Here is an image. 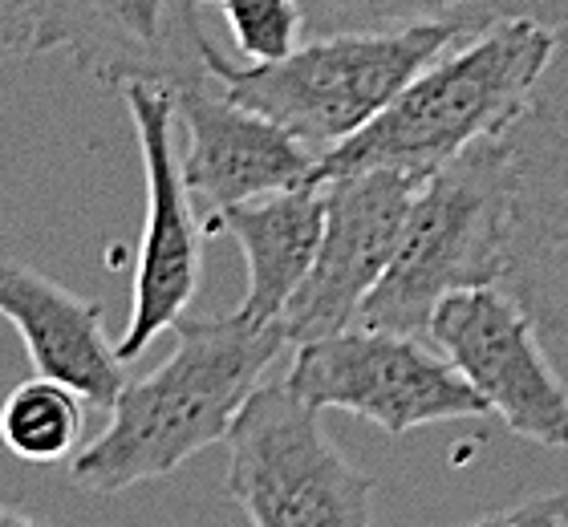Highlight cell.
<instances>
[{
	"instance_id": "obj_1",
	"label": "cell",
	"mask_w": 568,
	"mask_h": 527,
	"mask_svg": "<svg viewBox=\"0 0 568 527\" xmlns=\"http://www.w3.org/2000/svg\"><path fill=\"white\" fill-rule=\"evenodd\" d=\"M288 345L281 321L183 316L175 349L154 374L126 382L110 406V426L70 463L85 495H122L175 475L187 458L224 443L240 406Z\"/></svg>"
},
{
	"instance_id": "obj_2",
	"label": "cell",
	"mask_w": 568,
	"mask_h": 527,
	"mask_svg": "<svg viewBox=\"0 0 568 527\" xmlns=\"http://www.w3.org/2000/svg\"><path fill=\"white\" fill-rule=\"evenodd\" d=\"M557 49V29L511 17L459 37L394 94L366 126L317 159L313 183L354 171H406L430 179L479 139L508 134L532 105Z\"/></svg>"
},
{
	"instance_id": "obj_3",
	"label": "cell",
	"mask_w": 568,
	"mask_h": 527,
	"mask_svg": "<svg viewBox=\"0 0 568 527\" xmlns=\"http://www.w3.org/2000/svg\"><path fill=\"white\" fill-rule=\"evenodd\" d=\"M516 154L491 134L423 179L403 240L354 325L423 333L438 301L475 284H499L508 268Z\"/></svg>"
},
{
	"instance_id": "obj_4",
	"label": "cell",
	"mask_w": 568,
	"mask_h": 527,
	"mask_svg": "<svg viewBox=\"0 0 568 527\" xmlns=\"http://www.w3.org/2000/svg\"><path fill=\"white\" fill-rule=\"evenodd\" d=\"M459 37L467 33L450 24L313 33L281 61H232L207 41L203 61L236 102L325 154L378 118L394 94Z\"/></svg>"
},
{
	"instance_id": "obj_5",
	"label": "cell",
	"mask_w": 568,
	"mask_h": 527,
	"mask_svg": "<svg viewBox=\"0 0 568 527\" xmlns=\"http://www.w3.org/2000/svg\"><path fill=\"white\" fill-rule=\"evenodd\" d=\"M227 495L256 527H366L374 479L321 430V411L288 382L248 394L227 430Z\"/></svg>"
},
{
	"instance_id": "obj_6",
	"label": "cell",
	"mask_w": 568,
	"mask_h": 527,
	"mask_svg": "<svg viewBox=\"0 0 568 527\" xmlns=\"http://www.w3.org/2000/svg\"><path fill=\"white\" fill-rule=\"evenodd\" d=\"M284 382L317 411H349L386 438L430 422L484 418L491 406L459 374V365L423 333L349 325L296 345Z\"/></svg>"
},
{
	"instance_id": "obj_7",
	"label": "cell",
	"mask_w": 568,
	"mask_h": 527,
	"mask_svg": "<svg viewBox=\"0 0 568 527\" xmlns=\"http://www.w3.org/2000/svg\"><path fill=\"white\" fill-rule=\"evenodd\" d=\"M134 122V139L146 179V227L134 268L131 321L122 328V362H139L154 337L187 316L203 276V223L183 179V154L175 142V94L159 82H126L119 90Z\"/></svg>"
},
{
	"instance_id": "obj_8",
	"label": "cell",
	"mask_w": 568,
	"mask_h": 527,
	"mask_svg": "<svg viewBox=\"0 0 568 527\" xmlns=\"http://www.w3.org/2000/svg\"><path fill=\"white\" fill-rule=\"evenodd\" d=\"M426 337L459 365L491 414L528 443L568 446V386L532 313L504 284H475L438 301Z\"/></svg>"
},
{
	"instance_id": "obj_9",
	"label": "cell",
	"mask_w": 568,
	"mask_h": 527,
	"mask_svg": "<svg viewBox=\"0 0 568 527\" xmlns=\"http://www.w3.org/2000/svg\"><path fill=\"white\" fill-rule=\"evenodd\" d=\"M423 179L406 171H354L325 179V232L305 284L284 308L288 345L342 333L390 268Z\"/></svg>"
},
{
	"instance_id": "obj_10",
	"label": "cell",
	"mask_w": 568,
	"mask_h": 527,
	"mask_svg": "<svg viewBox=\"0 0 568 527\" xmlns=\"http://www.w3.org/2000/svg\"><path fill=\"white\" fill-rule=\"evenodd\" d=\"M200 0H37L29 58L65 53L102 85L207 78Z\"/></svg>"
},
{
	"instance_id": "obj_11",
	"label": "cell",
	"mask_w": 568,
	"mask_h": 527,
	"mask_svg": "<svg viewBox=\"0 0 568 527\" xmlns=\"http://www.w3.org/2000/svg\"><path fill=\"white\" fill-rule=\"evenodd\" d=\"M171 94H175V114L187 134L183 179L200 211L203 235L212 232L220 211L268 195V191L313 183L321 154L281 122L236 102L212 73L179 85Z\"/></svg>"
},
{
	"instance_id": "obj_12",
	"label": "cell",
	"mask_w": 568,
	"mask_h": 527,
	"mask_svg": "<svg viewBox=\"0 0 568 527\" xmlns=\"http://www.w3.org/2000/svg\"><path fill=\"white\" fill-rule=\"evenodd\" d=\"M508 142L516 200L499 284L516 293L548 341H568V126L528 105Z\"/></svg>"
},
{
	"instance_id": "obj_13",
	"label": "cell",
	"mask_w": 568,
	"mask_h": 527,
	"mask_svg": "<svg viewBox=\"0 0 568 527\" xmlns=\"http://www.w3.org/2000/svg\"><path fill=\"white\" fill-rule=\"evenodd\" d=\"M0 316L21 333L37 374L78 389L85 406L110 411L126 386V362L106 341L102 305L70 293L33 264H0Z\"/></svg>"
},
{
	"instance_id": "obj_14",
	"label": "cell",
	"mask_w": 568,
	"mask_h": 527,
	"mask_svg": "<svg viewBox=\"0 0 568 527\" xmlns=\"http://www.w3.org/2000/svg\"><path fill=\"white\" fill-rule=\"evenodd\" d=\"M325 232V183H301L256 195L215 215L207 235H232L248 260L244 313L248 321H281L305 284Z\"/></svg>"
},
{
	"instance_id": "obj_15",
	"label": "cell",
	"mask_w": 568,
	"mask_h": 527,
	"mask_svg": "<svg viewBox=\"0 0 568 527\" xmlns=\"http://www.w3.org/2000/svg\"><path fill=\"white\" fill-rule=\"evenodd\" d=\"M313 33H349V29H415L450 24L459 33H479L487 24L528 17V21L565 29L568 0H301Z\"/></svg>"
},
{
	"instance_id": "obj_16",
	"label": "cell",
	"mask_w": 568,
	"mask_h": 527,
	"mask_svg": "<svg viewBox=\"0 0 568 527\" xmlns=\"http://www.w3.org/2000/svg\"><path fill=\"white\" fill-rule=\"evenodd\" d=\"M82 394L58 377H29L0 402V443L21 463H41V467L61 463L73 455V446L82 438Z\"/></svg>"
},
{
	"instance_id": "obj_17",
	"label": "cell",
	"mask_w": 568,
	"mask_h": 527,
	"mask_svg": "<svg viewBox=\"0 0 568 527\" xmlns=\"http://www.w3.org/2000/svg\"><path fill=\"white\" fill-rule=\"evenodd\" d=\"M220 9L248 61H281L308 37L301 0H220Z\"/></svg>"
},
{
	"instance_id": "obj_18",
	"label": "cell",
	"mask_w": 568,
	"mask_h": 527,
	"mask_svg": "<svg viewBox=\"0 0 568 527\" xmlns=\"http://www.w3.org/2000/svg\"><path fill=\"white\" fill-rule=\"evenodd\" d=\"M479 524H504V527H568V491L528 495L520 504L496 507L479 516Z\"/></svg>"
},
{
	"instance_id": "obj_19",
	"label": "cell",
	"mask_w": 568,
	"mask_h": 527,
	"mask_svg": "<svg viewBox=\"0 0 568 527\" xmlns=\"http://www.w3.org/2000/svg\"><path fill=\"white\" fill-rule=\"evenodd\" d=\"M532 110H540L545 118L568 126V24L557 29V49H552V61H548L545 78H540Z\"/></svg>"
},
{
	"instance_id": "obj_20",
	"label": "cell",
	"mask_w": 568,
	"mask_h": 527,
	"mask_svg": "<svg viewBox=\"0 0 568 527\" xmlns=\"http://www.w3.org/2000/svg\"><path fill=\"white\" fill-rule=\"evenodd\" d=\"M33 17H37V0H0V61L9 58V53L29 58Z\"/></svg>"
},
{
	"instance_id": "obj_21",
	"label": "cell",
	"mask_w": 568,
	"mask_h": 527,
	"mask_svg": "<svg viewBox=\"0 0 568 527\" xmlns=\"http://www.w3.org/2000/svg\"><path fill=\"white\" fill-rule=\"evenodd\" d=\"M29 524H37L29 511H17V507L0 504V527H29Z\"/></svg>"
},
{
	"instance_id": "obj_22",
	"label": "cell",
	"mask_w": 568,
	"mask_h": 527,
	"mask_svg": "<svg viewBox=\"0 0 568 527\" xmlns=\"http://www.w3.org/2000/svg\"><path fill=\"white\" fill-rule=\"evenodd\" d=\"M200 4H203V0H200ZM207 4H220V0H207Z\"/></svg>"
}]
</instances>
